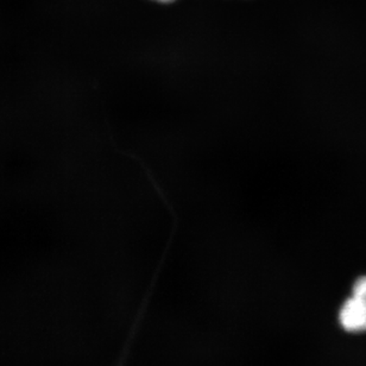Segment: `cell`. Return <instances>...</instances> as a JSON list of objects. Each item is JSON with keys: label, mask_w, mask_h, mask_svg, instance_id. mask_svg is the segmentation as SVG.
Instances as JSON below:
<instances>
[{"label": "cell", "mask_w": 366, "mask_h": 366, "mask_svg": "<svg viewBox=\"0 0 366 366\" xmlns=\"http://www.w3.org/2000/svg\"><path fill=\"white\" fill-rule=\"evenodd\" d=\"M351 296L366 310V276H362L355 282Z\"/></svg>", "instance_id": "cell-2"}, {"label": "cell", "mask_w": 366, "mask_h": 366, "mask_svg": "<svg viewBox=\"0 0 366 366\" xmlns=\"http://www.w3.org/2000/svg\"><path fill=\"white\" fill-rule=\"evenodd\" d=\"M339 324L342 330L353 335L366 332V310L352 296L345 300L338 313Z\"/></svg>", "instance_id": "cell-1"}, {"label": "cell", "mask_w": 366, "mask_h": 366, "mask_svg": "<svg viewBox=\"0 0 366 366\" xmlns=\"http://www.w3.org/2000/svg\"><path fill=\"white\" fill-rule=\"evenodd\" d=\"M156 1H161V3H169V1H174V0H156Z\"/></svg>", "instance_id": "cell-3"}]
</instances>
